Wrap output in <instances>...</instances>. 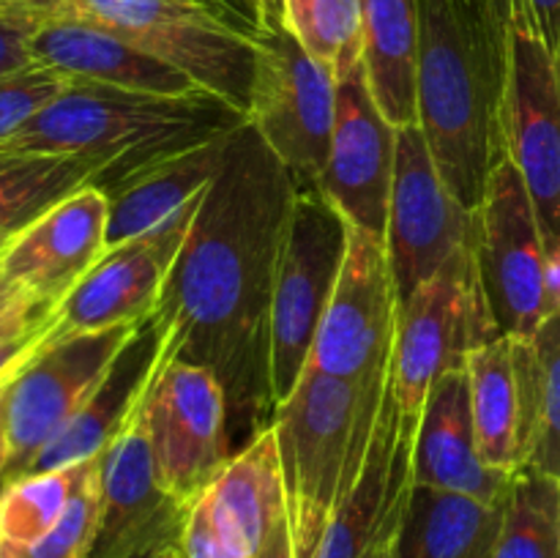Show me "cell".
<instances>
[{
    "instance_id": "1",
    "label": "cell",
    "mask_w": 560,
    "mask_h": 558,
    "mask_svg": "<svg viewBox=\"0 0 560 558\" xmlns=\"http://www.w3.org/2000/svg\"><path fill=\"white\" fill-rule=\"evenodd\" d=\"M288 170L246 120L230 135L159 315L175 359L206 367L228 397L230 438L244 446L273 425L271 301L293 211Z\"/></svg>"
},
{
    "instance_id": "2",
    "label": "cell",
    "mask_w": 560,
    "mask_h": 558,
    "mask_svg": "<svg viewBox=\"0 0 560 558\" xmlns=\"http://www.w3.org/2000/svg\"><path fill=\"white\" fill-rule=\"evenodd\" d=\"M514 0H421L416 126L468 211L506 159L503 98Z\"/></svg>"
},
{
    "instance_id": "3",
    "label": "cell",
    "mask_w": 560,
    "mask_h": 558,
    "mask_svg": "<svg viewBox=\"0 0 560 558\" xmlns=\"http://www.w3.org/2000/svg\"><path fill=\"white\" fill-rule=\"evenodd\" d=\"M241 109L213 93L159 96L102 82L69 80L0 151L88 156L102 162V186L164 153L200 146L246 124Z\"/></svg>"
},
{
    "instance_id": "4",
    "label": "cell",
    "mask_w": 560,
    "mask_h": 558,
    "mask_svg": "<svg viewBox=\"0 0 560 558\" xmlns=\"http://www.w3.org/2000/svg\"><path fill=\"white\" fill-rule=\"evenodd\" d=\"M386 383L359 386L304 370L273 414L284 507L301 558H317L334 509L359 479Z\"/></svg>"
},
{
    "instance_id": "5",
    "label": "cell",
    "mask_w": 560,
    "mask_h": 558,
    "mask_svg": "<svg viewBox=\"0 0 560 558\" xmlns=\"http://www.w3.org/2000/svg\"><path fill=\"white\" fill-rule=\"evenodd\" d=\"M22 11L36 25L77 20L102 27L249 118L257 36L213 0H49Z\"/></svg>"
},
{
    "instance_id": "6",
    "label": "cell",
    "mask_w": 560,
    "mask_h": 558,
    "mask_svg": "<svg viewBox=\"0 0 560 558\" xmlns=\"http://www.w3.org/2000/svg\"><path fill=\"white\" fill-rule=\"evenodd\" d=\"M337 115V74L284 22L257 33L249 124L282 162L295 191L320 189Z\"/></svg>"
},
{
    "instance_id": "7",
    "label": "cell",
    "mask_w": 560,
    "mask_h": 558,
    "mask_svg": "<svg viewBox=\"0 0 560 558\" xmlns=\"http://www.w3.org/2000/svg\"><path fill=\"white\" fill-rule=\"evenodd\" d=\"M350 222L315 191H295L271 301V397L282 405L310 364L348 249Z\"/></svg>"
},
{
    "instance_id": "8",
    "label": "cell",
    "mask_w": 560,
    "mask_h": 558,
    "mask_svg": "<svg viewBox=\"0 0 560 558\" xmlns=\"http://www.w3.org/2000/svg\"><path fill=\"white\" fill-rule=\"evenodd\" d=\"M503 337L490 315L476 266V246L448 260L399 310L392 377L399 419L419 425L432 383L463 370L468 356Z\"/></svg>"
},
{
    "instance_id": "9",
    "label": "cell",
    "mask_w": 560,
    "mask_h": 558,
    "mask_svg": "<svg viewBox=\"0 0 560 558\" xmlns=\"http://www.w3.org/2000/svg\"><path fill=\"white\" fill-rule=\"evenodd\" d=\"M397 326L399 304L386 241L350 224L342 268L306 370L359 386H383L392 372Z\"/></svg>"
},
{
    "instance_id": "10",
    "label": "cell",
    "mask_w": 560,
    "mask_h": 558,
    "mask_svg": "<svg viewBox=\"0 0 560 558\" xmlns=\"http://www.w3.org/2000/svg\"><path fill=\"white\" fill-rule=\"evenodd\" d=\"M503 146L534 202L545 249L560 244V60L523 0H514L509 27Z\"/></svg>"
},
{
    "instance_id": "11",
    "label": "cell",
    "mask_w": 560,
    "mask_h": 558,
    "mask_svg": "<svg viewBox=\"0 0 560 558\" xmlns=\"http://www.w3.org/2000/svg\"><path fill=\"white\" fill-rule=\"evenodd\" d=\"M481 293L503 337H534L547 317L545 235L517 167L503 159L474 211Z\"/></svg>"
},
{
    "instance_id": "12",
    "label": "cell",
    "mask_w": 560,
    "mask_h": 558,
    "mask_svg": "<svg viewBox=\"0 0 560 558\" xmlns=\"http://www.w3.org/2000/svg\"><path fill=\"white\" fill-rule=\"evenodd\" d=\"M145 421L159 476L195 507L235 454L222 383L170 348L148 392Z\"/></svg>"
},
{
    "instance_id": "13",
    "label": "cell",
    "mask_w": 560,
    "mask_h": 558,
    "mask_svg": "<svg viewBox=\"0 0 560 558\" xmlns=\"http://www.w3.org/2000/svg\"><path fill=\"white\" fill-rule=\"evenodd\" d=\"M470 246H476L474 211L443 184L419 126H402L397 129V164L386 230L399 310L427 279Z\"/></svg>"
},
{
    "instance_id": "14",
    "label": "cell",
    "mask_w": 560,
    "mask_h": 558,
    "mask_svg": "<svg viewBox=\"0 0 560 558\" xmlns=\"http://www.w3.org/2000/svg\"><path fill=\"white\" fill-rule=\"evenodd\" d=\"M140 326H118L69 337H58L52 326V339L14 377L5 394L9 465L0 485L16 479L31 460L63 430L66 421L96 392L113 361Z\"/></svg>"
},
{
    "instance_id": "15",
    "label": "cell",
    "mask_w": 560,
    "mask_h": 558,
    "mask_svg": "<svg viewBox=\"0 0 560 558\" xmlns=\"http://www.w3.org/2000/svg\"><path fill=\"white\" fill-rule=\"evenodd\" d=\"M202 195L148 233L109 246L102 260L58 301L55 334L69 337L140 326L156 315Z\"/></svg>"
},
{
    "instance_id": "16",
    "label": "cell",
    "mask_w": 560,
    "mask_h": 558,
    "mask_svg": "<svg viewBox=\"0 0 560 558\" xmlns=\"http://www.w3.org/2000/svg\"><path fill=\"white\" fill-rule=\"evenodd\" d=\"M189 512L159 476L142 403L104 452L102 520L91 558H159L180 550Z\"/></svg>"
},
{
    "instance_id": "17",
    "label": "cell",
    "mask_w": 560,
    "mask_h": 558,
    "mask_svg": "<svg viewBox=\"0 0 560 558\" xmlns=\"http://www.w3.org/2000/svg\"><path fill=\"white\" fill-rule=\"evenodd\" d=\"M394 164L397 129L377 107L361 60L337 80V115L320 191L353 228L386 241Z\"/></svg>"
},
{
    "instance_id": "18",
    "label": "cell",
    "mask_w": 560,
    "mask_h": 558,
    "mask_svg": "<svg viewBox=\"0 0 560 558\" xmlns=\"http://www.w3.org/2000/svg\"><path fill=\"white\" fill-rule=\"evenodd\" d=\"M479 454L490 468H528L539 438V356L534 337H495L465 361Z\"/></svg>"
},
{
    "instance_id": "19",
    "label": "cell",
    "mask_w": 560,
    "mask_h": 558,
    "mask_svg": "<svg viewBox=\"0 0 560 558\" xmlns=\"http://www.w3.org/2000/svg\"><path fill=\"white\" fill-rule=\"evenodd\" d=\"M109 200L88 184L55 202L0 249V268L47 304L58 301L107 252Z\"/></svg>"
},
{
    "instance_id": "20",
    "label": "cell",
    "mask_w": 560,
    "mask_h": 558,
    "mask_svg": "<svg viewBox=\"0 0 560 558\" xmlns=\"http://www.w3.org/2000/svg\"><path fill=\"white\" fill-rule=\"evenodd\" d=\"M167 350L170 328L156 312L131 334L96 392L66 421L63 430L31 460V465L20 476L66 468V465L102 454L124 432L135 410L145 403Z\"/></svg>"
},
{
    "instance_id": "21",
    "label": "cell",
    "mask_w": 560,
    "mask_h": 558,
    "mask_svg": "<svg viewBox=\"0 0 560 558\" xmlns=\"http://www.w3.org/2000/svg\"><path fill=\"white\" fill-rule=\"evenodd\" d=\"M514 474L490 468L476 443L468 372L452 370L432 383L416 430L410 481L457 492L481 503H503Z\"/></svg>"
},
{
    "instance_id": "22",
    "label": "cell",
    "mask_w": 560,
    "mask_h": 558,
    "mask_svg": "<svg viewBox=\"0 0 560 558\" xmlns=\"http://www.w3.org/2000/svg\"><path fill=\"white\" fill-rule=\"evenodd\" d=\"M31 60L69 80L102 82L159 96H195L202 91L184 71L142 53L135 44L77 20H44L31 33Z\"/></svg>"
},
{
    "instance_id": "23",
    "label": "cell",
    "mask_w": 560,
    "mask_h": 558,
    "mask_svg": "<svg viewBox=\"0 0 560 558\" xmlns=\"http://www.w3.org/2000/svg\"><path fill=\"white\" fill-rule=\"evenodd\" d=\"M233 131L211 137L200 146L184 148V151L164 153L131 173L98 186L109 200L107 249L148 233L164 219L178 213L180 208L189 206L191 200H197L222 167L224 148H228Z\"/></svg>"
},
{
    "instance_id": "24",
    "label": "cell",
    "mask_w": 560,
    "mask_h": 558,
    "mask_svg": "<svg viewBox=\"0 0 560 558\" xmlns=\"http://www.w3.org/2000/svg\"><path fill=\"white\" fill-rule=\"evenodd\" d=\"M503 503L413 485L399 525L397 558H490L501 534Z\"/></svg>"
},
{
    "instance_id": "25",
    "label": "cell",
    "mask_w": 560,
    "mask_h": 558,
    "mask_svg": "<svg viewBox=\"0 0 560 558\" xmlns=\"http://www.w3.org/2000/svg\"><path fill=\"white\" fill-rule=\"evenodd\" d=\"M421 0H364V69L394 129L416 124Z\"/></svg>"
},
{
    "instance_id": "26",
    "label": "cell",
    "mask_w": 560,
    "mask_h": 558,
    "mask_svg": "<svg viewBox=\"0 0 560 558\" xmlns=\"http://www.w3.org/2000/svg\"><path fill=\"white\" fill-rule=\"evenodd\" d=\"M206 498L260 556L273 525L284 514L282 465L273 427L230 457L219 479L208 487Z\"/></svg>"
},
{
    "instance_id": "27",
    "label": "cell",
    "mask_w": 560,
    "mask_h": 558,
    "mask_svg": "<svg viewBox=\"0 0 560 558\" xmlns=\"http://www.w3.org/2000/svg\"><path fill=\"white\" fill-rule=\"evenodd\" d=\"M102 170L88 156L0 151V233H20L55 202L93 184Z\"/></svg>"
},
{
    "instance_id": "28",
    "label": "cell",
    "mask_w": 560,
    "mask_h": 558,
    "mask_svg": "<svg viewBox=\"0 0 560 558\" xmlns=\"http://www.w3.org/2000/svg\"><path fill=\"white\" fill-rule=\"evenodd\" d=\"M102 454L66 468L16 476L0 485V553L33 545L47 536Z\"/></svg>"
},
{
    "instance_id": "29",
    "label": "cell",
    "mask_w": 560,
    "mask_h": 558,
    "mask_svg": "<svg viewBox=\"0 0 560 558\" xmlns=\"http://www.w3.org/2000/svg\"><path fill=\"white\" fill-rule=\"evenodd\" d=\"M490 558H560V479L536 468L514 474Z\"/></svg>"
},
{
    "instance_id": "30",
    "label": "cell",
    "mask_w": 560,
    "mask_h": 558,
    "mask_svg": "<svg viewBox=\"0 0 560 558\" xmlns=\"http://www.w3.org/2000/svg\"><path fill=\"white\" fill-rule=\"evenodd\" d=\"M282 22L337 80L364 60V0H282Z\"/></svg>"
},
{
    "instance_id": "31",
    "label": "cell",
    "mask_w": 560,
    "mask_h": 558,
    "mask_svg": "<svg viewBox=\"0 0 560 558\" xmlns=\"http://www.w3.org/2000/svg\"><path fill=\"white\" fill-rule=\"evenodd\" d=\"M102 463L104 454L93 465L80 490L74 492L63 518L55 523V528L47 536H42L33 545L3 550L0 558H91L93 542L98 534V520H102Z\"/></svg>"
},
{
    "instance_id": "32",
    "label": "cell",
    "mask_w": 560,
    "mask_h": 558,
    "mask_svg": "<svg viewBox=\"0 0 560 558\" xmlns=\"http://www.w3.org/2000/svg\"><path fill=\"white\" fill-rule=\"evenodd\" d=\"M539 356V438L528 468L560 479V312L547 315L534 334Z\"/></svg>"
},
{
    "instance_id": "33",
    "label": "cell",
    "mask_w": 560,
    "mask_h": 558,
    "mask_svg": "<svg viewBox=\"0 0 560 558\" xmlns=\"http://www.w3.org/2000/svg\"><path fill=\"white\" fill-rule=\"evenodd\" d=\"M69 77L47 66L31 63L14 74L0 77V148L55 96L63 93Z\"/></svg>"
},
{
    "instance_id": "34",
    "label": "cell",
    "mask_w": 560,
    "mask_h": 558,
    "mask_svg": "<svg viewBox=\"0 0 560 558\" xmlns=\"http://www.w3.org/2000/svg\"><path fill=\"white\" fill-rule=\"evenodd\" d=\"M180 558H257V553L202 496L186 518Z\"/></svg>"
},
{
    "instance_id": "35",
    "label": "cell",
    "mask_w": 560,
    "mask_h": 558,
    "mask_svg": "<svg viewBox=\"0 0 560 558\" xmlns=\"http://www.w3.org/2000/svg\"><path fill=\"white\" fill-rule=\"evenodd\" d=\"M55 315V306L33 295L0 268V342L42 326Z\"/></svg>"
},
{
    "instance_id": "36",
    "label": "cell",
    "mask_w": 560,
    "mask_h": 558,
    "mask_svg": "<svg viewBox=\"0 0 560 558\" xmlns=\"http://www.w3.org/2000/svg\"><path fill=\"white\" fill-rule=\"evenodd\" d=\"M36 22L16 5L0 0V77L31 66V33Z\"/></svg>"
},
{
    "instance_id": "37",
    "label": "cell",
    "mask_w": 560,
    "mask_h": 558,
    "mask_svg": "<svg viewBox=\"0 0 560 558\" xmlns=\"http://www.w3.org/2000/svg\"><path fill=\"white\" fill-rule=\"evenodd\" d=\"M52 326L55 315L49 321H44L42 326L31 328V332L20 334V337H11L5 342H0V388L9 386L38 353H42L44 345L52 339Z\"/></svg>"
},
{
    "instance_id": "38",
    "label": "cell",
    "mask_w": 560,
    "mask_h": 558,
    "mask_svg": "<svg viewBox=\"0 0 560 558\" xmlns=\"http://www.w3.org/2000/svg\"><path fill=\"white\" fill-rule=\"evenodd\" d=\"M222 9H228L235 20L244 22L252 33H260L266 27L282 22V0H213Z\"/></svg>"
},
{
    "instance_id": "39",
    "label": "cell",
    "mask_w": 560,
    "mask_h": 558,
    "mask_svg": "<svg viewBox=\"0 0 560 558\" xmlns=\"http://www.w3.org/2000/svg\"><path fill=\"white\" fill-rule=\"evenodd\" d=\"M410 487H413V481H410L408 487H405L402 492H399L397 503H394L392 514L386 518V523H383L381 534L375 536V542L370 545V550L364 553L361 558H397V539H399V525H402V518H405V507H408V498H410Z\"/></svg>"
},
{
    "instance_id": "40",
    "label": "cell",
    "mask_w": 560,
    "mask_h": 558,
    "mask_svg": "<svg viewBox=\"0 0 560 558\" xmlns=\"http://www.w3.org/2000/svg\"><path fill=\"white\" fill-rule=\"evenodd\" d=\"M525 14L534 22L536 33L558 55L560 47V0H523Z\"/></svg>"
},
{
    "instance_id": "41",
    "label": "cell",
    "mask_w": 560,
    "mask_h": 558,
    "mask_svg": "<svg viewBox=\"0 0 560 558\" xmlns=\"http://www.w3.org/2000/svg\"><path fill=\"white\" fill-rule=\"evenodd\" d=\"M545 306L547 315L560 312V244L545 249Z\"/></svg>"
},
{
    "instance_id": "42",
    "label": "cell",
    "mask_w": 560,
    "mask_h": 558,
    "mask_svg": "<svg viewBox=\"0 0 560 558\" xmlns=\"http://www.w3.org/2000/svg\"><path fill=\"white\" fill-rule=\"evenodd\" d=\"M9 386L0 388V479H3V470L9 465V435H5V394H9Z\"/></svg>"
},
{
    "instance_id": "43",
    "label": "cell",
    "mask_w": 560,
    "mask_h": 558,
    "mask_svg": "<svg viewBox=\"0 0 560 558\" xmlns=\"http://www.w3.org/2000/svg\"><path fill=\"white\" fill-rule=\"evenodd\" d=\"M3 3H9V5H16V9H33V5L49 3V0H3Z\"/></svg>"
},
{
    "instance_id": "44",
    "label": "cell",
    "mask_w": 560,
    "mask_h": 558,
    "mask_svg": "<svg viewBox=\"0 0 560 558\" xmlns=\"http://www.w3.org/2000/svg\"><path fill=\"white\" fill-rule=\"evenodd\" d=\"M159 558H180V550H170V553H164V556H159Z\"/></svg>"
},
{
    "instance_id": "45",
    "label": "cell",
    "mask_w": 560,
    "mask_h": 558,
    "mask_svg": "<svg viewBox=\"0 0 560 558\" xmlns=\"http://www.w3.org/2000/svg\"><path fill=\"white\" fill-rule=\"evenodd\" d=\"M9 239H11V235H3V233H0V249H3L5 241H9Z\"/></svg>"
},
{
    "instance_id": "46",
    "label": "cell",
    "mask_w": 560,
    "mask_h": 558,
    "mask_svg": "<svg viewBox=\"0 0 560 558\" xmlns=\"http://www.w3.org/2000/svg\"><path fill=\"white\" fill-rule=\"evenodd\" d=\"M558 60H560V47H558Z\"/></svg>"
}]
</instances>
